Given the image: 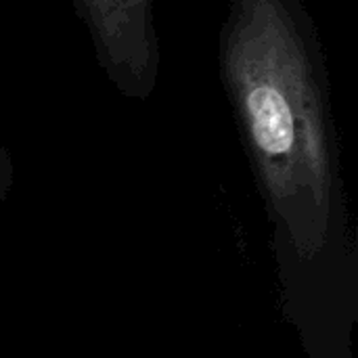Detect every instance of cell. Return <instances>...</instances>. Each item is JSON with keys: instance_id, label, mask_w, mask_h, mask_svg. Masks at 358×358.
<instances>
[{"instance_id": "3", "label": "cell", "mask_w": 358, "mask_h": 358, "mask_svg": "<svg viewBox=\"0 0 358 358\" xmlns=\"http://www.w3.org/2000/svg\"><path fill=\"white\" fill-rule=\"evenodd\" d=\"M10 174H13V168H10V157H8V151L0 138V197L6 193L8 185H10Z\"/></svg>"}, {"instance_id": "2", "label": "cell", "mask_w": 358, "mask_h": 358, "mask_svg": "<svg viewBox=\"0 0 358 358\" xmlns=\"http://www.w3.org/2000/svg\"><path fill=\"white\" fill-rule=\"evenodd\" d=\"M99 69L120 96L147 101L159 84L155 0H71Z\"/></svg>"}, {"instance_id": "1", "label": "cell", "mask_w": 358, "mask_h": 358, "mask_svg": "<svg viewBox=\"0 0 358 358\" xmlns=\"http://www.w3.org/2000/svg\"><path fill=\"white\" fill-rule=\"evenodd\" d=\"M218 78L268 203L315 254L340 153L327 50L304 0H224Z\"/></svg>"}]
</instances>
